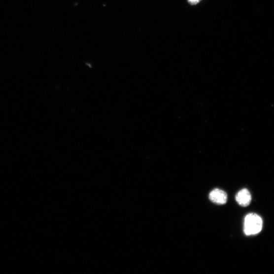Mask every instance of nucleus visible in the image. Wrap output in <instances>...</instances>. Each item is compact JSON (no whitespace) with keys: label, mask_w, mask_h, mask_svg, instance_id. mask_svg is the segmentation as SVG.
<instances>
[{"label":"nucleus","mask_w":274,"mask_h":274,"mask_svg":"<svg viewBox=\"0 0 274 274\" xmlns=\"http://www.w3.org/2000/svg\"><path fill=\"white\" fill-rule=\"evenodd\" d=\"M263 222L262 218L255 213L247 214L244 219V232L246 236L259 234L262 230Z\"/></svg>","instance_id":"1"},{"label":"nucleus","mask_w":274,"mask_h":274,"mask_svg":"<svg viewBox=\"0 0 274 274\" xmlns=\"http://www.w3.org/2000/svg\"><path fill=\"white\" fill-rule=\"evenodd\" d=\"M236 200L239 205L242 207H247L251 202V195L246 188H244L237 193Z\"/></svg>","instance_id":"2"},{"label":"nucleus","mask_w":274,"mask_h":274,"mask_svg":"<svg viewBox=\"0 0 274 274\" xmlns=\"http://www.w3.org/2000/svg\"><path fill=\"white\" fill-rule=\"evenodd\" d=\"M209 199L215 204L218 205L225 204L228 200L227 193L220 189H215L209 194Z\"/></svg>","instance_id":"3"},{"label":"nucleus","mask_w":274,"mask_h":274,"mask_svg":"<svg viewBox=\"0 0 274 274\" xmlns=\"http://www.w3.org/2000/svg\"><path fill=\"white\" fill-rule=\"evenodd\" d=\"M201 0H188V2L191 5H196L199 3Z\"/></svg>","instance_id":"4"}]
</instances>
